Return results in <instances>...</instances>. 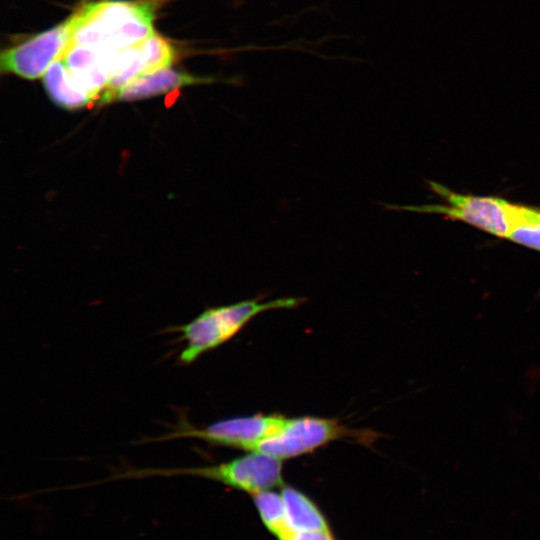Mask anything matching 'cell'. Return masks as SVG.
I'll return each mask as SVG.
<instances>
[{
    "label": "cell",
    "instance_id": "6",
    "mask_svg": "<svg viewBox=\"0 0 540 540\" xmlns=\"http://www.w3.org/2000/svg\"><path fill=\"white\" fill-rule=\"evenodd\" d=\"M429 185L436 194L446 201V204L385 206L389 209L440 214L472 225L494 236L507 239L509 234L507 200L498 197L460 194L435 182H430Z\"/></svg>",
    "mask_w": 540,
    "mask_h": 540
},
{
    "label": "cell",
    "instance_id": "12",
    "mask_svg": "<svg viewBox=\"0 0 540 540\" xmlns=\"http://www.w3.org/2000/svg\"><path fill=\"white\" fill-rule=\"evenodd\" d=\"M507 239L540 251V209L507 201Z\"/></svg>",
    "mask_w": 540,
    "mask_h": 540
},
{
    "label": "cell",
    "instance_id": "3",
    "mask_svg": "<svg viewBox=\"0 0 540 540\" xmlns=\"http://www.w3.org/2000/svg\"><path fill=\"white\" fill-rule=\"evenodd\" d=\"M151 476H195L256 495L284 486L282 460L261 452L250 453L214 465L178 468H127L102 482L141 479Z\"/></svg>",
    "mask_w": 540,
    "mask_h": 540
},
{
    "label": "cell",
    "instance_id": "11",
    "mask_svg": "<svg viewBox=\"0 0 540 540\" xmlns=\"http://www.w3.org/2000/svg\"><path fill=\"white\" fill-rule=\"evenodd\" d=\"M281 494L287 521L293 531L331 530L327 517L307 494L292 486H283Z\"/></svg>",
    "mask_w": 540,
    "mask_h": 540
},
{
    "label": "cell",
    "instance_id": "7",
    "mask_svg": "<svg viewBox=\"0 0 540 540\" xmlns=\"http://www.w3.org/2000/svg\"><path fill=\"white\" fill-rule=\"evenodd\" d=\"M75 24L76 18L73 14L57 26L3 51L0 57L1 71L29 80L43 76L67 47Z\"/></svg>",
    "mask_w": 540,
    "mask_h": 540
},
{
    "label": "cell",
    "instance_id": "10",
    "mask_svg": "<svg viewBox=\"0 0 540 540\" xmlns=\"http://www.w3.org/2000/svg\"><path fill=\"white\" fill-rule=\"evenodd\" d=\"M43 84L50 99L66 110H77L96 100L73 80L61 59L46 70Z\"/></svg>",
    "mask_w": 540,
    "mask_h": 540
},
{
    "label": "cell",
    "instance_id": "5",
    "mask_svg": "<svg viewBox=\"0 0 540 540\" xmlns=\"http://www.w3.org/2000/svg\"><path fill=\"white\" fill-rule=\"evenodd\" d=\"M282 414H254L229 417L204 427L191 425L181 417L169 433L146 441H167L181 438L202 440L210 445L253 451L263 440L274 435L285 423Z\"/></svg>",
    "mask_w": 540,
    "mask_h": 540
},
{
    "label": "cell",
    "instance_id": "9",
    "mask_svg": "<svg viewBox=\"0 0 540 540\" xmlns=\"http://www.w3.org/2000/svg\"><path fill=\"white\" fill-rule=\"evenodd\" d=\"M211 81L210 78L197 77L168 67L143 75L118 91L101 96L99 104L146 99L184 86L209 83Z\"/></svg>",
    "mask_w": 540,
    "mask_h": 540
},
{
    "label": "cell",
    "instance_id": "8",
    "mask_svg": "<svg viewBox=\"0 0 540 540\" xmlns=\"http://www.w3.org/2000/svg\"><path fill=\"white\" fill-rule=\"evenodd\" d=\"M59 59L82 89L100 99L110 80L108 53L68 43Z\"/></svg>",
    "mask_w": 540,
    "mask_h": 540
},
{
    "label": "cell",
    "instance_id": "4",
    "mask_svg": "<svg viewBox=\"0 0 540 540\" xmlns=\"http://www.w3.org/2000/svg\"><path fill=\"white\" fill-rule=\"evenodd\" d=\"M377 436L374 431L353 429L334 418L287 417L283 426L274 435L260 442L253 451L285 460L312 453L333 441L346 438L368 445Z\"/></svg>",
    "mask_w": 540,
    "mask_h": 540
},
{
    "label": "cell",
    "instance_id": "13",
    "mask_svg": "<svg viewBox=\"0 0 540 540\" xmlns=\"http://www.w3.org/2000/svg\"><path fill=\"white\" fill-rule=\"evenodd\" d=\"M253 501L265 528L277 540H285L293 530L287 521L282 494L263 491L253 495Z\"/></svg>",
    "mask_w": 540,
    "mask_h": 540
},
{
    "label": "cell",
    "instance_id": "1",
    "mask_svg": "<svg viewBox=\"0 0 540 540\" xmlns=\"http://www.w3.org/2000/svg\"><path fill=\"white\" fill-rule=\"evenodd\" d=\"M161 0H102L90 2L74 14L69 44L110 53L142 42L154 33L153 20Z\"/></svg>",
    "mask_w": 540,
    "mask_h": 540
},
{
    "label": "cell",
    "instance_id": "14",
    "mask_svg": "<svg viewBox=\"0 0 540 540\" xmlns=\"http://www.w3.org/2000/svg\"><path fill=\"white\" fill-rule=\"evenodd\" d=\"M285 540H337L331 530L328 531H292Z\"/></svg>",
    "mask_w": 540,
    "mask_h": 540
},
{
    "label": "cell",
    "instance_id": "2",
    "mask_svg": "<svg viewBox=\"0 0 540 540\" xmlns=\"http://www.w3.org/2000/svg\"><path fill=\"white\" fill-rule=\"evenodd\" d=\"M303 298L284 297L270 301L259 298L233 304L206 308L191 321L167 331L179 332L185 343L178 361L183 365L194 363L203 354L218 348L238 334L257 315L276 309H291L302 304Z\"/></svg>",
    "mask_w": 540,
    "mask_h": 540
}]
</instances>
